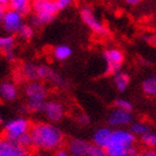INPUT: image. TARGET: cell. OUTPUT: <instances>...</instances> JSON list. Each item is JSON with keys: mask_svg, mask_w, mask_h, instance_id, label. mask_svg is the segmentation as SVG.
<instances>
[{"mask_svg": "<svg viewBox=\"0 0 156 156\" xmlns=\"http://www.w3.org/2000/svg\"><path fill=\"white\" fill-rule=\"evenodd\" d=\"M29 133L37 148L45 151L60 150L66 144V138L62 132L49 124L31 122Z\"/></svg>", "mask_w": 156, "mask_h": 156, "instance_id": "cell-1", "label": "cell"}, {"mask_svg": "<svg viewBox=\"0 0 156 156\" xmlns=\"http://www.w3.org/2000/svg\"><path fill=\"white\" fill-rule=\"evenodd\" d=\"M31 11L34 13L30 20L31 26L41 27L54 20L58 9L55 0H31Z\"/></svg>", "mask_w": 156, "mask_h": 156, "instance_id": "cell-2", "label": "cell"}, {"mask_svg": "<svg viewBox=\"0 0 156 156\" xmlns=\"http://www.w3.org/2000/svg\"><path fill=\"white\" fill-rule=\"evenodd\" d=\"M80 17L83 21L85 23V25L89 28V29L95 34V35H98V36H107L108 35V30L107 28L103 25L101 20L98 19L95 12L93 11L89 6H85L81 8L80 10Z\"/></svg>", "mask_w": 156, "mask_h": 156, "instance_id": "cell-3", "label": "cell"}, {"mask_svg": "<svg viewBox=\"0 0 156 156\" xmlns=\"http://www.w3.org/2000/svg\"><path fill=\"white\" fill-rule=\"evenodd\" d=\"M104 58L106 60V75H115L124 62V54L119 49L111 48L104 51Z\"/></svg>", "mask_w": 156, "mask_h": 156, "instance_id": "cell-4", "label": "cell"}, {"mask_svg": "<svg viewBox=\"0 0 156 156\" xmlns=\"http://www.w3.org/2000/svg\"><path fill=\"white\" fill-rule=\"evenodd\" d=\"M1 25H2L3 30L9 35L17 34L20 27L23 25V17L13 10L7 9Z\"/></svg>", "mask_w": 156, "mask_h": 156, "instance_id": "cell-5", "label": "cell"}, {"mask_svg": "<svg viewBox=\"0 0 156 156\" xmlns=\"http://www.w3.org/2000/svg\"><path fill=\"white\" fill-rule=\"evenodd\" d=\"M30 125H31V120H25V119L13 120V122H11V123H9L7 125V127L1 133L5 134L6 136L18 138L19 136H21V135L29 132Z\"/></svg>", "mask_w": 156, "mask_h": 156, "instance_id": "cell-6", "label": "cell"}, {"mask_svg": "<svg viewBox=\"0 0 156 156\" xmlns=\"http://www.w3.org/2000/svg\"><path fill=\"white\" fill-rule=\"evenodd\" d=\"M135 143V137L126 132H114L111 134L107 144L105 146H118V147H130Z\"/></svg>", "mask_w": 156, "mask_h": 156, "instance_id": "cell-7", "label": "cell"}, {"mask_svg": "<svg viewBox=\"0 0 156 156\" xmlns=\"http://www.w3.org/2000/svg\"><path fill=\"white\" fill-rule=\"evenodd\" d=\"M26 95L31 101H41L47 96V88L39 81H30L25 88Z\"/></svg>", "mask_w": 156, "mask_h": 156, "instance_id": "cell-8", "label": "cell"}, {"mask_svg": "<svg viewBox=\"0 0 156 156\" xmlns=\"http://www.w3.org/2000/svg\"><path fill=\"white\" fill-rule=\"evenodd\" d=\"M15 45H16V38L12 35L0 36V51L2 52L10 62H12L15 59V52H13Z\"/></svg>", "mask_w": 156, "mask_h": 156, "instance_id": "cell-9", "label": "cell"}, {"mask_svg": "<svg viewBox=\"0 0 156 156\" xmlns=\"http://www.w3.org/2000/svg\"><path fill=\"white\" fill-rule=\"evenodd\" d=\"M7 7L23 17L31 12V0H9Z\"/></svg>", "mask_w": 156, "mask_h": 156, "instance_id": "cell-10", "label": "cell"}, {"mask_svg": "<svg viewBox=\"0 0 156 156\" xmlns=\"http://www.w3.org/2000/svg\"><path fill=\"white\" fill-rule=\"evenodd\" d=\"M44 111L46 112V114H47L49 119L54 120V122L60 120L62 115H64V108H62V106L59 103H55V101L46 103L45 106H44Z\"/></svg>", "mask_w": 156, "mask_h": 156, "instance_id": "cell-11", "label": "cell"}, {"mask_svg": "<svg viewBox=\"0 0 156 156\" xmlns=\"http://www.w3.org/2000/svg\"><path fill=\"white\" fill-rule=\"evenodd\" d=\"M0 156H27L26 153L13 144L0 138Z\"/></svg>", "mask_w": 156, "mask_h": 156, "instance_id": "cell-12", "label": "cell"}, {"mask_svg": "<svg viewBox=\"0 0 156 156\" xmlns=\"http://www.w3.org/2000/svg\"><path fill=\"white\" fill-rule=\"evenodd\" d=\"M90 144L80 140H73L69 143V150L75 156H85L87 155Z\"/></svg>", "mask_w": 156, "mask_h": 156, "instance_id": "cell-13", "label": "cell"}, {"mask_svg": "<svg viewBox=\"0 0 156 156\" xmlns=\"http://www.w3.org/2000/svg\"><path fill=\"white\" fill-rule=\"evenodd\" d=\"M0 95L2 96L5 99L8 101H12L17 96V88L12 83H2L0 85Z\"/></svg>", "mask_w": 156, "mask_h": 156, "instance_id": "cell-14", "label": "cell"}, {"mask_svg": "<svg viewBox=\"0 0 156 156\" xmlns=\"http://www.w3.org/2000/svg\"><path fill=\"white\" fill-rule=\"evenodd\" d=\"M130 122V115L125 111L117 109L109 118L111 125H120V124H127Z\"/></svg>", "mask_w": 156, "mask_h": 156, "instance_id": "cell-15", "label": "cell"}, {"mask_svg": "<svg viewBox=\"0 0 156 156\" xmlns=\"http://www.w3.org/2000/svg\"><path fill=\"white\" fill-rule=\"evenodd\" d=\"M52 55L58 60H65V59H67L69 56L72 55V48L66 45H59L54 48Z\"/></svg>", "mask_w": 156, "mask_h": 156, "instance_id": "cell-16", "label": "cell"}, {"mask_svg": "<svg viewBox=\"0 0 156 156\" xmlns=\"http://www.w3.org/2000/svg\"><path fill=\"white\" fill-rule=\"evenodd\" d=\"M114 81L117 89L119 91H124L129 84V76L125 73H116L114 76Z\"/></svg>", "mask_w": 156, "mask_h": 156, "instance_id": "cell-17", "label": "cell"}, {"mask_svg": "<svg viewBox=\"0 0 156 156\" xmlns=\"http://www.w3.org/2000/svg\"><path fill=\"white\" fill-rule=\"evenodd\" d=\"M143 91L147 96H156V76H152L144 81Z\"/></svg>", "mask_w": 156, "mask_h": 156, "instance_id": "cell-18", "label": "cell"}, {"mask_svg": "<svg viewBox=\"0 0 156 156\" xmlns=\"http://www.w3.org/2000/svg\"><path fill=\"white\" fill-rule=\"evenodd\" d=\"M111 132L108 129H101L99 132L95 134L94 136V140L95 143L97 144L98 146H101V147H105V145L107 144V140L111 136Z\"/></svg>", "mask_w": 156, "mask_h": 156, "instance_id": "cell-19", "label": "cell"}, {"mask_svg": "<svg viewBox=\"0 0 156 156\" xmlns=\"http://www.w3.org/2000/svg\"><path fill=\"white\" fill-rule=\"evenodd\" d=\"M18 36L21 39H25V40H29L34 37V34H35V30H34L33 26L31 25H27V23H23V26L20 27V29L18 30Z\"/></svg>", "mask_w": 156, "mask_h": 156, "instance_id": "cell-20", "label": "cell"}, {"mask_svg": "<svg viewBox=\"0 0 156 156\" xmlns=\"http://www.w3.org/2000/svg\"><path fill=\"white\" fill-rule=\"evenodd\" d=\"M44 106H45V104L42 101H30L27 104L26 108L28 112H40V111H44Z\"/></svg>", "mask_w": 156, "mask_h": 156, "instance_id": "cell-21", "label": "cell"}, {"mask_svg": "<svg viewBox=\"0 0 156 156\" xmlns=\"http://www.w3.org/2000/svg\"><path fill=\"white\" fill-rule=\"evenodd\" d=\"M142 143L148 147H156V136L153 134H145L142 137Z\"/></svg>", "mask_w": 156, "mask_h": 156, "instance_id": "cell-22", "label": "cell"}, {"mask_svg": "<svg viewBox=\"0 0 156 156\" xmlns=\"http://www.w3.org/2000/svg\"><path fill=\"white\" fill-rule=\"evenodd\" d=\"M114 105L116 107H118V109H122V111L125 112H130L132 111V105L126 101H123V99H117L116 101L114 103Z\"/></svg>", "mask_w": 156, "mask_h": 156, "instance_id": "cell-23", "label": "cell"}, {"mask_svg": "<svg viewBox=\"0 0 156 156\" xmlns=\"http://www.w3.org/2000/svg\"><path fill=\"white\" fill-rule=\"evenodd\" d=\"M88 156H107L106 153L104 152V150H101V147H97V146H91L89 147V150H88Z\"/></svg>", "mask_w": 156, "mask_h": 156, "instance_id": "cell-24", "label": "cell"}, {"mask_svg": "<svg viewBox=\"0 0 156 156\" xmlns=\"http://www.w3.org/2000/svg\"><path fill=\"white\" fill-rule=\"evenodd\" d=\"M132 129H133L134 133L138 134V135H145V134L148 132V129H147L146 126H144V125H142V124H136V125H134L133 127H132Z\"/></svg>", "mask_w": 156, "mask_h": 156, "instance_id": "cell-25", "label": "cell"}, {"mask_svg": "<svg viewBox=\"0 0 156 156\" xmlns=\"http://www.w3.org/2000/svg\"><path fill=\"white\" fill-rule=\"evenodd\" d=\"M72 1L73 0H55V3L59 11V10H64L65 8H67L72 3Z\"/></svg>", "mask_w": 156, "mask_h": 156, "instance_id": "cell-26", "label": "cell"}, {"mask_svg": "<svg viewBox=\"0 0 156 156\" xmlns=\"http://www.w3.org/2000/svg\"><path fill=\"white\" fill-rule=\"evenodd\" d=\"M140 156H156V151H147L143 150L140 153Z\"/></svg>", "mask_w": 156, "mask_h": 156, "instance_id": "cell-27", "label": "cell"}, {"mask_svg": "<svg viewBox=\"0 0 156 156\" xmlns=\"http://www.w3.org/2000/svg\"><path fill=\"white\" fill-rule=\"evenodd\" d=\"M6 8L2 6H0V25L2 23V20H3V17H5V13H6Z\"/></svg>", "mask_w": 156, "mask_h": 156, "instance_id": "cell-28", "label": "cell"}, {"mask_svg": "<svg viewBox=\"0 0 156 156\" xmlns=\"http://www.w3.org/2000/svg\"><path fill=\"white\" fill-rule=\"evenodd\" d=\"M55 156H68V155H67V153L62 148H60V150H57V152L55 153Z\"/></svg>", "mask_w": 156, "mask_h": 156, "instance_id": "cell-29", "label": "cell"}, {"mask_svg": "<svg viewBox=\"0 0 156 156\" xmlns=\"http://www.w3.org/2000/svg\"><path fill=\"white\" fill-rule=\"evenodd\" d=\"M124 1H126L129 5H137V3L140 2V0H124Z\"/></svg>", "mask_w": 156, "mask_h": 156, "instance_id": "cell-30", "label": "cell"}, {"mask_svg": "<svg viewBox=\"0 0 156 156\" xmlns=\"http://www.w3.org/2000/svg\"><path fill=\"white\" fill-rule=\"evenodd\" d=\"M8 1H9V0H0V6H2L6 8V7L8 6Z\"/></svg>", "mask_w": 156, "mask_h": 156, "instance_id": "cell-31", "label": "cell"}, {"mask_svg": "<svg viewBox=\"0 0 156 156\" xmlns=\"http://www.w3.org/2000/svg\"><path fill=\"white\" fill-rule=\"evenodd\" d=\"M0 122H1V119H0Z\"/></svg>", "mask_w": 156, "mask_h": 156, "instance_id": "cell-32", "label": "cell"}, {"mask_svg": "<svg viewBox=\"0 0 156 156\" xmlns=\"http://www.w3.org/2000/svg\"><path fill=\"white\" fill-rule=\"evenodd\" d=\"M36 156H38V155H36Z\"/></svg>", "mask_w": 156, "mask_h": 156, "instance_id": "cell-33", "label": "cell"}]
</instances>
